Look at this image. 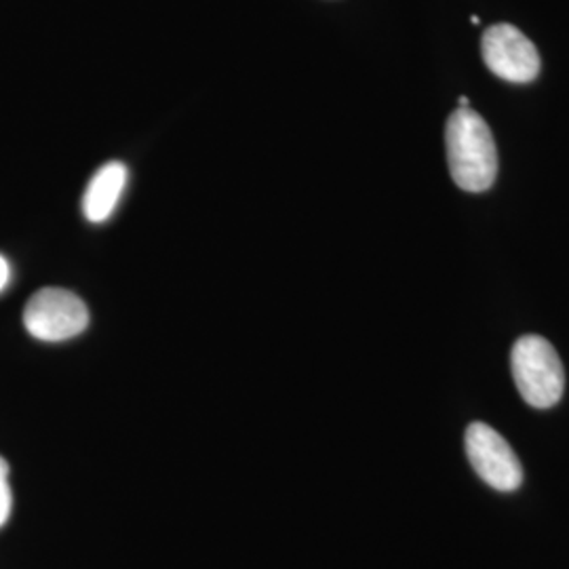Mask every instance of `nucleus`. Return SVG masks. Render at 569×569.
Wrapping results in <instances>:
<instances>
[{"mask_svg": "<svg viewBox=\"0 0 569 569\" xmlns=\"http://www.w3.org/2000/svg\"><path fill=\"white\" fill-rule=\"evenodd\" d=\"M449 173L467 192H486L498 176V150L488 122L470 108H458L446 124Z\"/></svg>", "mask_w": 569, "mask_h": 569, "instance_id": "obj_1", "label": "nucleus"}, {"mask_svg": "<svg viewBox=\"0 0 569 569\" xmlns=\"http://www.w3.org/2000/svg\"><path fill=\"white\" fill-rule=\"evenodd\" d=\"M510 367L515 385L528 406L549 409L559 403L566 388V371L549 340L540 336H523L517 340Z\"/></svg>", "mask_w": 569, "mask_h": 569, "instance_id": "obj_2", "label": "nucleus"}, {"mask_svg": "<svg viewBox=\"0 0 569 569\" xmlns=\"http://www.w3.org/2000/svg\"><path fill=\"white\" fill-rule=\"evenodd\" d=\"M23 326L42 342H66L89 327V308L68 289L44 287L28 300Z\"/></svg>", "mask_w": 569, "mask_h": 569, "instance_id": "obj_3", "label": "nucleus"}, {"mask_svg": "<svg viewBox=\"0 0 569 569\" xmlns=\"http://www.w3.org/2000/svg\"><path fill=\"white\" fill-rule=\"evenodd\" d=\"M467 456L475 472L498 491H515L523 483V468L507 439L483 425L472 422L467 428Z\"/></svg>", "mask_w": 569, "mask_h": 569, "instance_id": "obj_4", "label": "nucleus"}, {"mask_svg": "<svg viewBox=\"0 0 569 569\" xmlns=\"http://www.w3.org/2000/svg\"><path fill=\"white\" fill-rule=\"evenodd\" d=\"M481 56L489 70L507 82H531L540 74L536 44L510 23L489 26L481 39Z\"/></svg>", "mask_w": 569, "mask_h": 569, "instance_id": "obj_5", "label": "nucleus"}, {"mask_svg": "<svg viewBox=\"0 0 569 569\" xmlns=\"http://www.w3.org/2000/svg\"><path fill=\"white\" fill-rule=\"evenodd\" d=\"M127 180H129L127 167L119 161L106 163L102 169H98V173L91 178V182L82 194L84 218L93 224L106 222L121 201Z\"/></svg>", "mask_w": 569, "mask_h": 569, "instance_id": "obj_6", "label": "nucleus"}, {"mask_svg": "<svg viewBox=\"0 0 569 569\" xmlns=\"http://www.w3.org/2000/svg\"><path fill=\"white\" fill-rule=\"evenodd\" d=\"M11 507H13V496L9 486V465L4 462V458H0V528L9 521Z\"/></svg>", "mask_w": 569, "mask_h": 569, "instance_id": "obj_7", "label": "nucleus"}, {"mask_svg": "<svg viewBox=\"0 0 569 569\" xmlns=\"http://www.w3.org/2000/svg\"><path fill=\"white\" fill-rule=\"evenodd\" d=\"M11 281V266L0 256V291Z\"/></svg>", "mask_w": 569, "mask_h": 569, "instance_id": "obj_8", "label": "nucleus"}, {"mask_svg": "<svg viewBox=\"0 0 569 569\" xmlns=\"http://www.w3.org/2000/svg\"><path fill=\"white\" fill-rule=\"evenodd\" d=\"M460 106H458V108H470V102H468V98H465V96H462V98H460Z\"/></svg>", "mask_w": 569, "mask_h": 569, "instance_id": "obj_9", "label": "nucleus"}]
</instances>
